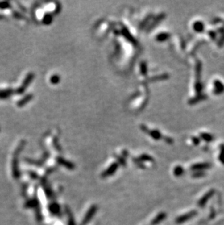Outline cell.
<instances>
[{"instance_id":"obj_1","label":"cell","mask_w":224,"mask_h":225,"mask_svg":"<svg viewBox=\"0 0 224 225\" xmlns=\"http://www.w3.org/2000/svg\"><path fill=\"white\" fill-rule=\"evenodd\" d=\"M34 78V74L32 72L28 73V74L26 75V78L24 79L23 83L21 84L19 88H18L17 90H15L16 94H23V93L25 92L26 88H28V86L31 83L32 81H33Z\"/></svg>"},{"instance_id":"obj_2","label":"cell","mask_w":224,"mask_h":225,"mask_svg":"<svg viewBox=\"0 0 224 225\" xmlns=\"http://www.w3.org/2000/svg\"><path fill=\"white\" fill-rule=\"evenodd\" d=\"M213 93L217 96L224 93V84L219 80H215L213 82Z\"/></svg>"},{"instance_id":"obj_3","label":"cell","mask_w":224,"mask_h":225,"mask_svg":"<svg viewBox=\"0 0 224 225\" xmlns=\"http://www.w3.org/2000/svg\"><path fill=\"white\" fill-rule=\"evenodd\" d=\"M201 72H202V64L200 60H197L195 65V75H196V82L201 83Z\"/></svg>"},{"instance_id":"obj_4","label":"cell","mask_w":224,"mask_h":225,"mask_svg":"<svg viewBox=\"0 0 224 225\" xmlns=\"http://www.w3.org/2000/svg\"><path fill=\"white\" fill-rule=\"evenodd\" d=\"M122 34H123V36L126 38V39L128 40V41L130 42L131 43L134 44H137V41H136V40L133 37V36H132V34L130 33L129 31H128V29L125 27V26H123V27H122Z\"/></svg>"},{"instance_id":"obj_5","label":"cell","mask_w":224,"mask_h":225,"mask_svg":"<svg viewBox=\"0 0 224 225\" xmlns=\"http://www.w3.org/2000/svg\"><path fill=\"white\" fill-rule=\"evenodd\" d=\"M207 98V95H205V94H202V93H201V94L197 95V96L195 97H193V98H191L190 100L189 101V104H191V105L196 104H197V103L200 102V101H202L204 100H206Z\"/></svg>"},{"instance_id":"obj_6","label":"cell","mask_w":224,"mask_h":225,"mask_svg":"<svg viewBox=\"0 0 224 225\" xmlns=\"http://www.w3.org/2000/svg\"><path fill=\"white\" fill-rule=\"evenodd\" d=\"M193 31H196L197 33H201L205 31V26L202 21H197L193 23Z\"/></svg>"},{"instance_id":"obj_7","label":"cell","mask_w":224,"mask_h":225,"mask_svg":"<svg viewBox=\"0 0 224 225\" xmlns=\"http://www.w3.org/2000/svg\"><path fill=\"white\" fill-rule=\"evenodd\" d=\"M33 94H27L25 96L23 97V98L20 99V101H18L17 102V106L18 107H23L25 106V105L27 104V103L29 102L30 101H31V99L33 98Z\"/></svg>"},{"instance_id":"obj_8","label":"cell","mask_w":224,"mask_h":225,"mask_svg":"<svg viewBox=\"0 0 224 225\" xmlns=\"http://www.w3.org/2000/svg\"><path fill=\"white\" fill-rule=\"evenodd\" d=\"M14 90L11 88L5 89V90H0V99H4L9 98L11 95L13 94Z\"/></svg>"},{"instance_id":"obj_9","label":"cell","mask_w":224,"mask_h":225,"mask_svg":"<svg viewBox=\"0 0 224 225\" xmlns=\"http://www.w3.org/2000/svg\"><path fill=\"white\" fill-rule=\"evenodd\" d=\"M200 139H201L203 141H206V142H212L214 140V136L210 133H201L199 134Z\"/></svg>"},{"instance_id":"obj_10","label":"cell","mask_w":224,"mask_h":225,"mask_svg":"<svg viewBox=\"0 0 224 225\" xmlns=\"http://www.w3.org/2000/svg\"><path fill=\"white\" fill-rule=\"evenodd\" d=\"M170 34L167 33V32H162V33L159 34L156 36V41L158 42H164L168 40L170 38Z\"/></svg>"},{"instance_id":"obj_11","label":"cell","mask_w":224,"mask_h":225,"mask_svg":"<svg viewBox=\"0 0 224 225\" xmlns=\"http://www.w3.org/2000/svg\"><path fill=\"white\" fill-rule=\"evenodd\" d=\"M209 167H210V165H209L208 163H198V164H196V165H193L191 166V169L199 171V170L207 169V168H209Z\"/></svg>"},{"instance_id":"obj_12","label":"cell","mask_w":224,"mask_h":225,"mask_svg":"<svg viewBox=\"0 0 224 225\" xmlns=\"http://www.w3.org/2000/svg\"><path fill=\"white\" fill-rule=\"evenodd\" d=\"M117 167H118L117 163L112 164V165L111 166H110V167L109 168H108L106 171L104 172V173H103V176H108L111 175L112 173H114L116 171V170H117Z\"/></svg>"},{"instance_id":"obj_13","label":"cell","mask_w":224,"mask_h":225,"mask_svg":"<svg viewBox=\"0 0 224 225\" xmlns=\"http://www.w3.org/2000/svg\"><path fill=\"white\" fill-rule=\"evenodd\" d=\"M164 18H165V14H164V13L160 14V15L157 16V17H156V18H155V19H154V22H153V23H152L151 24V26H149V28H148V30H151V29H152V28L155 27V26H156V25H157V24H158L159 23H160V21H162V20L164 19Z\"/></svg>"},{"instance_id":"obj_14","label":"cell","mask_w":224,"mask_h":225,"mask_svg":"<svg viewBox=\"0 0 224 225\" xmlns=\"http://www.w3.org/2000/svg\"><path fill=\"white\" fill-rule=\"evenodd\" d=\"M148 134L151 135L153 139H156V140H159L162 138V134L159 131H156V130H153V131H148Z\"/></svg>"},{"instance_id":"obj_15","label":"cell","mask_w":224,"mask_h":225,"mask_svg":"<svg viewBox=\"0 0 224 225\" xmlns=\"http://www.w3.org/2000/svg\"><path fill=\"white\" fill-rule=\"evenodd\" d=\"M220 33V38L218 40V44L220 47H222L224 45V28H220L218 31Z\"/></svg>"},{"instance_id":"obj_16","label":"cell","mask_w":224,"mask_h":225,"mask_svg":"<svg viewBox=\"0 0 224 225\" xmlns=\"http://www.w3.org/2000/svg\"><path fill=\"white\" fill-rule=\"evenodd\" d=\"M42 22L45 25H50V24L52 22V16L50 14H45L44 15L43 19H42Z\"/></svg>"},{"instance_id":"obj_17","label":"cell","mask_w":224,"mask_h":225,"mask_svg":"<svg viewBox=\"0 0 224 225\" xmlns=\"http://www.w3.org/2000/svg\"><path fill=\"white\" fill-rule=\"evenodd\" d=\"M169 78V75L168 74H163L161 75H157V76H155L154 77H152L150 79L151 81H157V80H166V79Z\"/></svg>"},{"instance_id":"obj_18","label":"cell","mask_w":224,"mask_h":225,"mask_svg":"<svg viewBox=\"0 0 224 225\" xmlns=\"http://www.w3.org/2000/svg\"><path fill=\"white\" fill-rule=\"evenodd\" d=\"M140 73H141L143 75L145 76V75H146V74H147V72H148L147 65H146L145 62H142V63H140Z\"/></svg>"},{"instance_id":"obj_19","label":"cell","mask_w":224,"mask_h":225,"mask_svg":"<svg viewBox=\"0 0 224 225\" xmlns=\"http://www.w3.org/2000/svg\"><path fill=\"white\" fill-rule=\"evenodd\" d=\"M60 78L58 74L52 75L50 78V82L53 85L58 84V83H59V82H60Z\"/></svg>"},{"instance_id":"obj_20","label":"cell","mask_w":224,"mask_h":225,"mask_svg":"<svg viewBox=\"0 0 224 225\" xmlns=\"http://www.w3.org/2000/svg\"><path fill=\"white\" fill-rule=\"evenodd\" d=\"M220 149H221V152H220L219 155V160L222 163V164H223L224 165V144L221 145Z\"/></svg>"},{"instance_id":"obj_21","label":"cell","mask_w":224,"mask_h":225,"mask_svg":"<svg viewBox=\"0 0 224 225\" xmlns=\"http://www.w3.org/2000/svg\"><path fill=\"white\" fill-rule=\"evenodd\" d=\"M193 212L190 213V214H186V215H185V216H182V217L178 218V220H177V221H178V222H179V223L183 222L184 221H186V219H189V218H191V216H193Z\"/></svg>"},{"instance_id":"obj_22","label":"cell","mask_w":224,"mask_h":225,"mask_svg":"<svg viewBox=\"0 0 224 225\" xmlns=\"http://www.w3.org/2000/svg\"><path fill=\"white\" fill-rule=\"evenodd\" d=\"M95 211V208H92V209H90V210H89L88 214H87L86 217L85 218V220H84V222H83V224H85V223L87 222V221H88L89 219H90L92 217V215L94 214Z\"/></svg>"},{"instance_id":"obj_23","label":"cell","mask_w":224,"mask_h":225,"mask_svg":"<svg viewBox=\"0 0 224 225\" xmlns=\"http://www.w3.org/2000/svg\"><path fill=\"white\" fill-rule=\"evenodd\" d=\"M58 162L61 164H63V165H64L65 166H66L67 168H73V165L70 163H68V162H67L66 160H64V159H62V158H58Z\"/></svg>"},{"instance_id":"obj_24","label":"cell","mask_w":224,"mask_h":225,"mask_svg":"<svg viewBox=\"0 0 224 225\" xmlns=\"http://www.w3.org/2000/svg\"><path fill=\"white\" fill-rule=\"evenodd\" d=\"M183 172V168L180 166H177V167L175 168L174 170V173L176 174V176H180V174H182Z\"/></svg>"},{"instance_id":"obj_25","label":"cell","mask_w":224,"mask_h":225,"mask_svg":"<svg viewBox=\"0 0 224 225\" xmlns=\"http://www.w3.org/2000/svg\"><path fill=\"white\" fill-rule=\"evenodd\" d=\"M208 35L209 37H210L211 40H215L217 38V32H215V31H208Z\"/></svg>"},{"instance_id":"obj_26","label":"cell","mask_w":224,"mask_h":225,"mask_svg":"<svg viewBox=\"0 0 224 225\" xmlns=\"http://www.w3.org/2000/svg\"><path fill=\"white\" fill-rule=\"evenodd\" d=\"M138 160H143H143H153V159L150 157V156L146 155H141L139 158H138Z\"/></svg>"},{"instance_id":"obj_27","label":"cell","mask_w":224,"mask_h":225,"mask_svg":"<svg viewBox=\"0 0 224 225\" xmlns=\"http://www.w3.org/2000/svg\"><path fill=\"white\" fill-rule=\"evenodd\" d=\"M191 140H192V142L193 143V144L195 145H198L199 144H200V138L197 137V136H193L191 138Z\"/></svg>"},{"instance_id":"obj_28","label":"cell","mask_w":224,"mask_h":225,"mask_svg":"<svg viewBox=\"0 0 224 225\" xmlns=\"http://www.w3.org/2000/svg\"><path fill=\"white\" fill-rule=\"evenodd\" d=\"M10 4L7 2H0V8L2 9H6V8L10 7Z\"/></svg>"},{"instance_id":"obj_29","label":"cell","mask_w":224,"mask_h":225,"mask_svg":"<svg viewBox=\"0 0 224 225\" xmlns=\"http://www.w3.org/2000/svg\"><path fill=\"white\" fill-rule=\"evenodd\" d=\"M151 16H148V18H146V19L144 20L143 21V23L140 24V28H142V29H143V28L145 27V26L146 25V24H147L148 22L149 21V20L151 19Z\"/></svg>"},{"instance_id":"obj_30","label":"cell","mask_w":224,"mask_h":225,"mask_svg":"<svg viewBox=\"0 0 224 225\" xmlns=\"http://www.w3.org/2000/svg\"><path fill=\"white\" fill-rule=\"evenodd\" d=\"M140 129H141L142 131H143V132H145L146 133H148V131H149V130H148V127H146L145 125H140Z\"/></svg>"},{"instance_id":"obj_31","label":"cell","mask_w":224,"mask_h":225,"mask_svg":"<svg viewBox=\"0 0 224 225\" xmlns=\"http://www.w3.org/2000/svg\"><path fill=\"white\" fill-rule=\"evenodd\" d=\"M164 141H166V142H168L169 144L173 143V139H172V138H170V137H164Z\"/></svg>"},{"instance_id":"obj_32","label":"cell","mask_w":224,"mask_h":225,"mask_svg":"<svg viewBox=\"0 0 224 225\" xmlns=\"http://www.w3.org/2000/svg\"><path fill=\"white\" fill-rule=\"evenodd\" d=\"M163 218H164V215H160V216H159V217H158L157 219H156L155 221H154V224H156V223L159 222V221H160V220L162 219H163Z\"/></svg>"}]
</instances>
